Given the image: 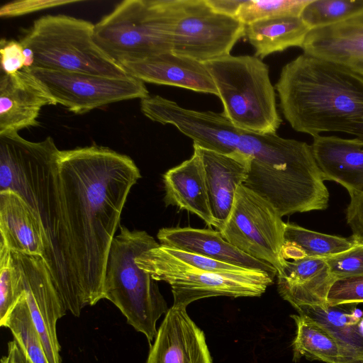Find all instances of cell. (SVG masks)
I'll use <instances>...</instances> for the list:
<instances>
[{"instance_id":"cell-35","label":"cell","mask_w":363,"mask_h":363,"mask_svg":"<svg viewBox=\"0 0 363 363\" xmlns=\"http://www.w3.org/2000/svg\"><path fill=\"white\" fill-rule=\"evenodd\" d=\"M160 245L166 252L175 259L188 265L201 269L216 272H235L247 269L162 245Z\"/></svg>"},{"instance_id":"cell-6","label":"cell","mask_w":363,"mask_h":363,"mask_svg":"<svg viewBox=\"0 0 363 363\" xmlns=\"http://www.w3.org/2000/svg\"><path fill=\"white\" fill-rule=\"evenodd\" d=\"M178 1H123L94 26V40L119 65L172 52Z\"/></svg>"},{"instance_id":"cell-24","label":"cell","mask_w":363,"mask_h":363,"mask_svg":"<svg viewBox=\"0 0 363 363\" xmlns=\"http://www.w3.org/2000/svg\"><path fill=\"white\" fill-rule=\"evenodd\" d=\"M165 205L174 206L202 219L208 226H213L200 153L194 145L192 156L163 174Z\"/></svg>"},{"instance_id":"cell-12","label":"cell","mask_w":363,"mask_h":363,"mask_svg":"<svg viewBox=\"0 0 363 363\" xmlns=\"http://www.w3.org/2000/svg\"><path fill=\"white\" fill-rule=\"evenodd\" d=\"M25 69L40 83L56 104L77 114L109 104L149 96L144 82L130 75L113 78L50 69Z\"/></svg>"},{"instance_id":"cell-17","label":"cell","mask_w":363,"mask_h":363,"mask_svg":"<svg viewBox=\"0 0 363 363\" xmlns=\"http://www.w3.org/2000/svg\"><path fill=\"white\" fill-rule=\"evenodd\" d=\"M56 103L26 69L0 78V134L37 126L43 106Z\"/></svg>"},{"instance_id":"cell-14","label":"cell","mask_w":363,"mask_h":363,"mask_svg":"<svg viewBox=\"0 0 363 363\" xmlns=\"http://www.w3.org/2000/svg\"><path fill=\"white\" fill-rule=\"evenodd\" d=\"M12 252V251H11ZM21 274L30 313L50 363H62L56 325L67 309L41 256L12 252Z\"/></svg>"},{"instance_id":"cell-34","label":"cell","mask_w":363,"mask_h":363,"mask_svg":"<svg viewBox=\"0 0 363 363\" xmlns=\"http://www.w3.org/2000/svg\"><path fill=\"white\" fill-rule=\"evenodd\" d=\"M329 307L363 303V277L336 280L328 297Z\"/></svg>"},{"instance_id":"cell-30","label":"cell","mask_w":363,"mask_h":363,"mask_svg":"<svg viewBox=\"0 0 363 363\" xmlns=\"http://www.w3.org/2000/svg\"><path fill=\"white\" fill-rule=\"evenodd\" d=\"M363 14V0H311L300 17L310 30Z\"/></svg>"},{"instance_id":"cell-23","label":"cell","mask_w":363,"mask_h":363,"mask_svg":"<svg viewBox=\"0 0 363 363\" xmlns=\"http://www.w3.org/2000/svg\"><path fill=\"white\" fill-rule=\"evenodd\" d=\"M0 242L12 252L43 257L45 233L31 207L11 190L0 191Z\"/></svg>"},{"instance_id":"cell-20","label":"cell","mask_w":363,"mask_h":363,"mask_svg":"<svg viewBox=\"0 0 363 363\" xmlns=\"http://www.w3.org/2000/svg\"><path fill=\"white\" fill-rule=\"evenodd\" d=\"M301 48L305 54L342 65L363 77V14L310 30Z\"/></svg>"},{"instance_id":"cell-22","label":"cell","mask_w":363,"mask_h":363,"mask_svg":"<svg viewBox=\"0 0 363 363\" xmlns=\"http://www.w3.org/2000/svg\"><path fill=\"white\" fill-rule=\"evenodd\" d=\"M313 138V152L324 180L342 185L350 198L362 194L363 143L335 135Z\"/></svg>"},{"instance_id":"cell-13","label":"cell","mask_w":363,"mask_h":363,"mask_svg":"<svg viewBox=\"0 0 363 363\" xmlns=\"http://www.w3.org/2000/svg\"><path fill=\"white\" fill-rule=\"evenodd\" d=\"M140 109L151 121L174 125L201 148L225 155L238 150L242 131L223 113L187 109L158 95L142 99Z\"/></svg>"},{"instance_id":"cell-38","label":"cell","mask_w":363,"mask_h":363,"mask_svg":"<svg viewBox=\"0 0 363 363\" xmlns=\"http://www.w3.org/2000/svg\"><path fill=\"white\" fill-rule=\"evenodd\" d=\"M346 218L352 235L359 242L363 243V194L350 198L346 211Z\"/></svg>"},{"instance_id":"cell-39","label":"cell","mask_w":363,"mask_h":363,"mask_svg":"<svg viewBox=\"0 0 363 363\" xmlns=\"http://www.w3.org/2000/svg\"><path fill=\"white\" fill-rule=\"evenodd\" d=\"M216 12L236 18L238 11L245 0H206Z\"/></svg>"},{"instance_id":"cell-2","label":"cell","mask_w":363,"mask_h":363,"mask_svg":"<svg viewBox=\"0 0 363 363\" xmlns=\"http://www.w3.org/2000/svg\"><path fill=\"white\" fill-rule=\"evenodd\" d=\"M275 89L291 128L313 138L343 133L363 143V77L302 53L281 69Z\"/></svg>"},{"instance_id":"cell-27","label":"cell","mask_w":363,"mask_h":363,"mask_svg":"<svg viewBox=\"0 0 363 363\" xmlns=\"http://www.w3.org/2000/svg\"><path fill=\"white\" fill-rule=\"evenodd\" d=\"M298 312L311 317L330 333L339 347L340 363H363V335L357 325L349 324V313L338 306L327 310L304 308Z\"/></svg>"},{"instance_id":"cell-9","label":"cell","mask_w":363,"mask_h":363,"mask_svg":"<svg viewBox=\"0 0 363 363\" xmlns=\"http://www.w3.org/2000/svg\"><path fill=\"white\" fill-rule=\"evenodd\" d=\"M136 263L155 281L170 285L176 307L186 308L195 301L212 296H260L274 278L259 269L216 272L196 268L175 259L160 244L141 254Z\"/></svg>"},{"instance_id":"cell-21","label":"cell","mask_w":363,"mask_h":363,"mask_svg":"<svg viewBox=\"0 0 363 363\" xmlns=\"http://www.w3.org/2000/svg\"><path fill=\"white\" fill-rule=\"evenodd\" d=\"M160 245L201 255L240 267L263 270L273 277L277 271L271 264L256 259L225 240L218 230L190 227L163 228L157 233Z\"/></svg>"},{"instance_id":"cell-4","label":"cell","mask_w":363,"mask_h":363,"mask_svg":"<svg viewBox=\"0 0 363 363\" xmlns=\"http://www.w3.org/2000/svg\"><path fill=\"white\" fill-rule=\"evenodd\" d=\"M160 244L145 230L120 225L109 251L103 299L113 303L136 331L150 343L156 337V323L168 311L157 281L140 269L136 259Z\"/></svg>"},{"instance_id":"cell-8","label":"cell","mask_w":363,"mask_h":363,"mask_svg":"<svg viewBox=\"0 0 363 363\" xmlns=\"http://www.w3.org/2000/svg\"><path fill=\"white\" fill-rule=\"evenodd\" d=\"M59 152L51 137L30 142L18 132L0 134V191L11 190L31 207L45 230V251L55 223Z\"/></svg>"},{"instance_id":"cell-19","label":"cell","mask_w":363,"mask_h":363,"mask_svg":"<svg viewBox=\"0 0 363 363\" xmlns=\"http://www.w3.org/2000/svg\"><path fill=\"white\" fill-rule=\"evenodd\" d=\"M213 227L218 231L231 211L238 186L243 184L248 172V160L242 152L225 155L200 147Z\"/></svg>"},{"instance_id":"cell-3","label":"cell","mask_w":363,"mask_h":363,"mask_svg":"<svg viewBox=\"0 0 363 363\" xmlns=\"http://www.w3.org/2000/svg\"><path fill=\"white\" fill-rule=\"evenodd\" d=\"M238 150L248 160L243 185L281 217L328 208L329 191L311 145L277 133L242 131Z\"/></svg>"},{"instance_id":"cell-18","label":"cell","mask_w":363,"mask_h":363,"mask_svg":"<svg viewBox=\"0 0 363 363\" xmlns=\"http://www.w3.org/2000/svg\"><path fill=\"white\" fill-rule=\"evenodd\" d=\"M280 296L297 311L304 308L327 310V297L336 281L325 258L309 257L285 259L277 274Z\"/></svg>"},{"instance_id":"cell-28","label":"cell","mask_w":363,"mask_h":363,"mask_svg":"<svg viewBox=\"0 0 363 363\" xmlns=\"http://www.w3.org/2000/svg\"><path fill=\"white\" fill-rule=\"evenodd\" d=\"M0 325L10 330L30 363H50L32 319L24 290L13 308L0 321Z\"/></svg>"},{"instance_id":"cell-26","label":"cell","mask_w":363,"mask_h":363,"mask_svg":"<svg viewBox=\"0 0 363 363\" xmlns=\"http://www.w3.org/2000/svg\"><path fill=\"white\" fill-rule=\"evenodd\" d=\"M296 325L292 342L294 361L304 357L311 361L340 363L337 343L330 333L311 317L303 314L291 315Z\"/></svg>"},{"instance_id":"cell-41","label":"cell","mask_w":363,"mask_h":363,"mask_svg":"<svg viewBox=\"0 0 363 363\" xmlns=\"http://www.w3.org/2000/svg\"><path fill=\"white\" fill-rule=\"evenodd\" d=\"M357 328L359 333L363 335V317L357 324Z\"/></svg>"},{"instance_id":"cell-7","label":"cell","mask_w":363,"mask_h":363,"mask_svg":"<svg viewBox=\"0 0 363 363\" xmlns=\"http://www.w3.org/2000/svg\"><path fill=\"white\" fill-rule=\"evenodd\" d=\"M94 26L66 15H47L35 20L20 40L31 50L29 69L84 73L113 78L129 76L94 42ZM25 69V68H24Z\"/></svg>"},{"instance_id":"cell-29","label":"cell","mask_w":363,"mask_h":363,"mask_svg":"<svg viewBox=\"0 0 363 363\" xmlns=\"http://www.w3.org/2000/svg\"><path fill=\"white\" fill-rule=\"evenodd\" d=\"M285 242L300 248L306 257L325 258L349 250L359 243L352 235L348 238L313 231L294 223H285Z\"/></svg>"},{"instance_id":"cell-15","label":"cell","mask_w":363,"mask_h":363,"mask_svg":"<svg viewBox=\"0 0 363 363\" xmlns=\"http://www.w3.org/2000/svg\"><path fill=\"white\" fill-rule=\"evenodd\" d=\"M186 308L173 306L169 308L146 363H212L204 333Z\"/></svg>"},{"instance_id":"cell-16","label":"cell","mask_w":363,"mask_h":363,"mask_svg":"<svg viewBox=\"0 0 363 363\" xmlns=\"http://www.w3.org/2000/svg\"><path fill=\"white\" fill-rule=\"evenodd\" d=\"M120 65L129 75L143 82L218 95L205 63L172 52L140 60L123 62Z\"/></svg>"},{"instance_id":"cell-40","label":"cell","mask_w":363,"mask_h":363,"mask_svg":"<svg viewBox=\"0 0 363 363\" xmlns=\"http://www.w3.org/2000/svg\"><path fill=\"white\" fill-rule=\"evenodd\" d=\"M1 363H30L18 345L13 340L8 343V354L1 359Z\"/></svg>"},{"instance_id":"cell-25","label":"cell","mask_w":363,"mask_h":363,"mask_svg":"<svg viewBox=\"0 0 363 363\" xmlns=\"http://www.w3.org/2000/svg\"><path fill=\"white\" fill-rule=\"evenodd\" d=\"M309 30L300 16H281L245 25L244 37L262 60L289 48H301Z\"/></svg>"},{"instance_id":"cell-11","label":"cell","mask_w":363,"mask_h":363,"mask_svg":"<svg viewBox=\"0 0 363 363\" xmlns=\"http://www.w3.org/2000/svg\"><path fill=\"white\" fill-rule=\"evenodd\" d=\"M245 25L215 11L206 0H179L172 52L202 63L230 55Z\"/></svg>"},{"instance_id":"cell-32","label":"cell","mask_w":363,"mask_h":363,"mask_svg":"<svg viewBox=\"0 0 363 363\" xmlns=\"http://www.w3.org/2000/svg\"><path fill=\"white\" fill-rule=\"evenodd\" d=\"M311 0H245L236 18L244 25L262 19L281 16H300Z\"/></svg>"},{"instance_id":"cell-10","label":"cell","mask_w":363,"mask_h":363,"mask_svg":"<svg viewBox=\"0 0 363 363\" xmlns=\"http://www.w3.org/2000/svg\"><path fill=\"white\" fill-rule=\"evenodd\" d=\"M281 218L271 203L241 184L219 232L244 253L273 266L278 274L285 262L282 251L286 223Z\"/></svg>"},{"instance_id":"cell-37","label":"cell","mask_w":363,"mask_h":363,"mask_svg":"<svg viewBox=\"0 0 363 363\" xmlns=\"http://www.w3.org/2000/svg\"><path fill=\"white\" fill-rule=\"evenodd\" d=\"M74 2L77 1H16L3 6L0 15L1 17L18 16Z\"/></svg>"},{"instance_id":"cell-33","label":"cell","mask_w":363,"mask_h":363,"mask_svg":"<svg viewBox=\"0 0 363 363\" xmlns=\"http://www.w3.org/2000/svg\"><path fill=\"white\" fill-rule=\"evenodd\" d=\"M336 280L363 277V243L349 250L325 258Z\"/></svg>"},{"instance_id":"cell-31","label":"cell","mask_w":363,"mask_h":363,"mask_svg":"<svg viewBox=\"0 0 363 363\" xmlns=\"http://www.w3.org/2000/svg\"><path fill=\"white\" fill-rule=\"evenodd\" d=\"M23 292L19 267L11 250L0 242V321L13 308Z\"/></svg>"},{"instance_id":"cell-5","label":"cell","mask_w":363,"mask_h":363,"mask_svg":"<svg viewBox=\"0 0 363 363\" xmlns=\"http://www.w3.org/2000/svg\"><path fill=\"white\" fill-rule=\"evenodd\" d=\"M224 116L239 130L276 133L282 123L268 66L252 55H231L205 63Z\"/></svg>"},{"instance_id":"cell-36","label":"cell","mask_w":363,"mask_h":363,"mask_svg":"<svg viewBox=\"0 0 363 363\" xmlns=\"http://www.w3.org/2000/svg\"><path fill=\"white\" fill-rule=\"evenodd\" d=\"M0 52L2 73L12 74L24 68L26 58L20 41L2 39Z\"/></svg>"},{"instance_id":"cell-1","label":"cell","mask_w":363,"mask_h":363,"mask_svg":"<svg viewBox=\"0 0 363 363\" xmlns=\"http://www.w3.org/2000/svg\"><path fill=\"white\" fill-rule=\"evenodd\" d=\"M140 178L130 157L108 147L60 150L54 228L43 257L67 311L77 317L103 299L111 246Z\"/></svg>"}]
</instances>
